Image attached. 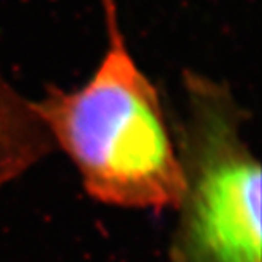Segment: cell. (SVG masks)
Masks as SVG:
<instances>
[{"mask_svg":"<svg viewBox=\"0 0 262 262\" xmlns=\"http://www.w3.org/2000/svg\"><path fill=\"white\" fill-rule=\"evenodd\" d=\"M107 45L76 89H46L32 107L51 144L70 158L85 193L128 210H177L185 180L155 84L131 54L116 0L103 2Z\"/></svg>","mask_w":262,"mask_h":262,"instance_id":"obj_1","label":"cell"},{"mask_svg":"<svg viewBox=\"0 0 262 262\" xmlns=\"http://www.w3.org/2000/svg\"><path fill=\"white\" fill-rule=\"evenodd\" d=\"M185 119L177 150L185 190L172 262H262L260 164L243 135L229 87L183 76Z\"/></svg>","mask_w":262,"mask_h":262,"instance_id":"obj_2","label":"cell"}]
</instances>
